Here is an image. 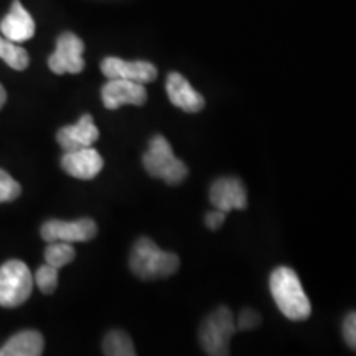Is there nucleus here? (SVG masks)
Masks as SVG:
<instances>
[{
    "label": "nucleus",
    "mask_w": 356,
    "mask_h": 356,
    "mask_svg": "<svg viewBox=\"0 0 356 356\" xmlns=\"http://www.w3.org/2000/svg\"><path fill=\"white\" fill-rule=\"evenodd\" d=\"M43 346L42 333L25 330L8 338L0 348V356H40L43 353Z\"/></svg>",
    "instance_id": "obj_15"
},
{
    "label": "nucleus",
    "mask_w": 356,
    "mask_h": 356,
    "mask_svg": "<svg viewBox=\"0 0 356 356\" xmlns=\"http://www.w3.org/2000/svg\"><path fill=\"white\" fill-rule=\"evenodd\" d=\"M236 333V322L228 307H218L202 322L200 343L210 356L229 355V340Z\"/></svg>",
    "instance_id": "obj_5"
},
{
    "label": "nucleus",
    "mask_w": 356,
    "mask_h": 356,
    "mask_svg": "<svg viewBox=\"0 0 356 356\" xmlns=\"http://www.w3.org/2000/svg\"><path fill=\"white\" fill-rule=\"evenodd\" d=\"M97 139H99V131H97L91 114H83L76 124L61 127L56 132L58 144H60L65 152H73V150L84 149V147H92Z\"/></svg>",
    "instance_id": "obj_11"
},
{
    "label": "nucleus",
    "mask_w": 356,
    "mask_h": 356,
    "mask_svg": "<svg viewBox=\"0 0 356 356\" xmlns=\"http://www.w3.org/2000/svg\"><path fill=\"white\" fill-rule=\"evenodd\" d=\"M226 220V213L221 211V210H213V211H208L207 215H204V225H207L208 229L211 231H216L220 229L222 226V222Z\"/></svg>",
    "instance_id": "obj_23"
},
{
    "label": "nucleus",
    "mask_w": 356,
    "mask_h": 356,
    "mask_svg": "<svg viewBox=\"0 0 356 356\" xmlns=\"http://www.w3.org/2000/svg\"><path fill=\"white\" fill-rule=\"evenodd\" d=\"M84 42L78 35L65 32L56 40V50L48 58V66L55 74H78L84 70Z\"/></svg>",
    "instance_id": "obj_6"
},
{
    "label": "nucleus",
    "mask_w": 356,
    "mask_h": 356,
    "mask_svg": "<svg viewBox=\"0 0 356 356\" xmlns=\"http://www.w3.org/2000/svg\"><path fill=\"white\" fill-rule=\"evenodd\" d=\"M261 325V315L252 309H244L239 314L238 322H236V330L248 332L252 328H257Z\"/></svg>",
    "instance_id": "obj_21"
},
{
    "label": "nucleus",
    "mask_w": 356,
    "mask_h": 356,
    "mask_svg": "<svg viewBox=\"0 0 356 356\" xmlns=\"http://www.w3.org/2000/svg\"><path fill=\"white\" fill-rule=\"evenodd\" d=\"M0 32L15 43H24L35 35V20L25 10L20 0H13L10 10L0 20Z\"/></svg>",
    "instance_id": "obj_13"
},
{
    "label": "nucleus",
    "mask_w": 356,
    "mask_h": 356,
    "mask_svg": "<svg viewBox=\"0 0 356 356\" xmlns=\"http://www.w3.org/2000/svg\"><path fill=\"white\" fill-rule=\"evenodd\" d=\"M269 289L275 305L289 320L302 322L310 317V300L302 287L299 275L291 267L274 269L269 279Z\"/></svg>",
    "instance_id": "obj_1"
},
{
    "label": "nucleus",
    "mask_w": 356,
    "mask_h": 356,
    "mask_svg": "<svg viewBox=\"0 0 356 356\" xmlns=\"http://www.w3.org/2000/svg\"><path fill=\"white\" fill-rule=\"evenodd\" d=\"M210 202L216 210L229 213L231 210H246L248 191L239 178L222 177L213 181L210 188Z\"/></svg>",
    "instance_id": "obj_10"
},
{
    "label": "nucleus",
    "mask_w": 356,
    "mask_h": 356,
    "mask_svg": "<svg viewBox=\"0 0 356 356\" xmlns=\"http://www.w3.org/2000/svg\"><path fill=\"white\" fill-rule=\"evenodd\" d=\"M102 104L106 109H119L121 106H142L147 101L145 86L129 79H108L101 89Z\"/></svg>",
    "instance_id": "obj_9"
},
{
    "label": "nucleus",
    "mask_w": 356,
    "mask_h": 356,
    "mask_svg": "<svg viewBox=\"0 0 356 356\" xmlns=\"http://www.w3.org/2000/svg\"><path fill=\"white\" fill-rule=\"evenodd\" d=\"M0 60H3L12 70L17 71H24L30 65V56L25 48L19 47L3 35H0Z\"/></svg>",
    "instance_id": "obj_16"
},
{
    "label": "nucleus",
    "mask_w": 356,
    "mask_h": 356,
    "mask_svg": "<svg viewBox=\"0 0 356 356\" xmlns=\"http://www.w3.org/2000/svg\"><path fill=\"white\" fill-rule=\"evenodd\" d=\"M6 101H7V92H6V89H3L2 84H0V109L3 108Z\"/></svg>",
    "instance_id": "obj_24"
},
{
    "label": "nucleus",
    "mask_w": 356,
    "mask_h": 356,
    "mask_svg": "<svg viewBox=\"0 0 356 356\" xmlns=\"http://www.w3.org/2000/svg\"><path fill=\"white\" fill-rule=\"evenodd\" d=\"M102 351L108 356H134L136 348L131 337L122 330H113L104 337L102 341Z\"/></svg>",
    "instance_id": "obj_17"
},
{
    "label": "nucleus",
    "mask_w": 356,
    "mask_h": 356,
    "mask_svg": "<svg viewBox=\"0 0 356 356\" xmlns=\"http://www.w3.org/2000/svg\"><path fill=\"white\" fill-rule=\"evenodd\" d=\"M33 274L24 261L12 259L0 266V307L15 309L29 300L33 291Z\"/></svg>",
    "instance_id": "obj_4"
},
{
    "label": "nucleus",
    "mask_w": 356,
    "mask_h": 356,
    "mask_svg": "<svg viewBox=\"0 0 356 356\" xmlns=\"http://www.w3.org/2000/svg\"><path fill=\"white\" fill-rule=\"evenodd\" d=\"M33 282L43 293L50 296L58 287V269L50 264L40 266L33 275Z\"/></svg>",
    "instance_id": "obj_19"
},
{
    "label": "nucleus",
    "mask_w": 356,
    "mask_h": 356,
    "mask_svg": "<svg viewBox=\"0 0 356 356\" xmlns=\"http://www.w3.org/2000/svg\"><path fill=\"white\" fill-rule=\"evenodd\" d=\"M101 71L108 79H129L140 84L155 81L159 74L157 68L149 61H126L115 56L104 58Z\"/></svg>",
    "instance_id": "obj_8"
},
{
    "label": "nucleus",
    "mask_w": 356,
    "mask_h": 356,
    "mask_svg": "<svg viewBox=\"0 0 356 356\" xmlns=\"http://www.w3.org/2000/svg\"><path fill=\"white\" fill-rule=\"evenodd\" d=\"M142 163L149 175L160 178L168 185H180L188 175V167L175 157L170 142L163 136H154L150 139Z\"/></svg>",
    "instance_id": "obj_3"
},
{
    "label": "nucleus",
    "mask_w": 356,
    "mask_h": 356,
    "mask_svg": "<svg viewBox=\"0 0 356 356\" xmlns=\"http://www.w3.org/2000/svg\"><path fill=\"white\" fill-rule=\"evenodd\" d=\"M22 186L17 180L8 175L6 170L0 168V203L13 202L20 197Z\"/></svg>",
    "instance_id": "obj_20"
},
{
    "label": "nucleus",
    "mask_w": 356,
    "mask_h": 356,
    "mask_svg": "<svg viewBox=\"0 0 356 356\" xmlns=\"http://www.w3.org/2000/svg\"><path fill=\"white\" fill-rule=\"evenodd\" d=\"M40 233L47 243H86L96 238L97 225L91 218H81L76 221L50 220L43 222Z\"/></svg>",
    "instance_id": "obj_7"
},
{
    "label": "nucleus",
    "mask_w": 356,
    "mask_h": 356,
    "mask_svg": "<svg viewBox=\"0 0 356 356\" xmlns=\"http://www.w3.org/2000/svg\"><path fill=\"white\" fill-rule=\"evenodd\" d=\"M129 266L134 275L142 280L167 279L180 267V259L173 252L162 251L152 239L140 238L134 244Z\"/></svg>",
    "instance_id": "obj_2"
},
{
    "label": "nucleus",
    "mask_w": 356,
    "mask_h": 356,
    "mask_svg": "<svg viewBox=\"0 0 356 356\" xmlns=\"http://www.w3.org/2000/svg\"><path fill=\"white\" fill-rule=\"evenodd\" d=\"M343 338L346 345L356 351V312H350L343 320Z\"/></svg>",
    "instance_id": "obj_22"
},
{
    "label": "nucleus",
    "mask_w": 356,
    "mask_h": 356,
    "mask_svg": "<svg viewBox=\"0 0 356 356\" xmlns=\"http://www.w3.org/2000/svg\"><path fill=\"white\" fill-rule=\"evenodd\" d=\"M74 257H76V251L70 243H48L47 249H44V261H47V264L56 267V269H61V267L73 262Z\"/></svg>",
    "instance_id": "obj_18"
},
{
    "label": "nucleus",
    "mask_w": 356,
    "mask_h": 356,
    "mask_svg": "<svg viewBox=\"0 0 356 356\" xmlns=\"http://www.w3.org/2000/svg\"><path fill=\"white\" fill-rule=\"evenodd\" d=\"M168 99L185 113H200L204 108V97L180 73H170L165 83Z\"/></svg>",
    "instance_id": "obj_14"
},
{
    "label": "nucleus",
    "mask_w": 356,
    "mask_h": 356,
    "mask_svg": "<svg viewBox=\"0 0 356 356\" xmlns=\"http://www.w3.org/2000/svg\"><path fill=\"white\" fill-rule=\"evenodd\" d=\"M102 167H104V160L92 147L65 152L61 157V168L68 175L79 178V180H91L102 170Z\"/></svg>",
    "instance_id": "obj_12"
}]
</instances>
